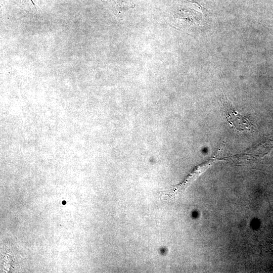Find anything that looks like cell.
Masks as SVG:
<instances>
[{
    "label": "cell",
    "mask_w": 273,
    "mask_h": 273,
    "mask_svg": "<svg viewBox=\"0 0 273 273\" xmlns=\"http://www.w3.org/2000/svg\"><path fill=\"white\" fill-rule=\"evenodd\" d=\"M62 203H63L64 204H65V201H64L63 203L62 202Z\"/></svg>",
    "instance_id": "cell-3"
},
{
    "label": "cell",
    "mask_w": 273,
    "mask_h": 273,
    "mask_svg": "<svg viewBox=\"0 0 273 273\" xmlns=\"http://www.w3.org/2000/svg\"><path fill=\"white\" fill-rule=\"evenodd\" d=\"M20 1L25 3V4H26L27 3L32 6L34 7V6H35L34 4L33 3L32 0H20Z\"/></svg>",
    "instance_id": "cell-2"
},
{
    "label": "cell",
    "mask_w": 273,
    "mask_h": 273,
    "mask_svg": "<svg viewBox=\"0 0 273 273\" xmlns=\"http://www.w3.org/2000/svg\"><path fill=\"white\" fill-rule=\"evenodd\" d=\"M221 101L226 120L235 129L240 132L254 129L255 126L247 118L236 111L226 97H223Z\"/></svg>",
    "instance_id": "cell-1"
}]
</instances>
